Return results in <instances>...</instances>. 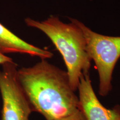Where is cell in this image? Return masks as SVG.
I'll return each instance as SVG.
<instances>
[{"label":"cell","mask_w":120,"mask_h":120,"mask_svg":"<svg viewBox=\"0 0 120 120\" xmlns=\"http://www.w3.org/2000/svg\"><path fill=\"white\" fill-rule=\"evenodd\" d=\"M17 78L33 112L46 120H57L80 109L79 96L66 71L41 60L33 66L17 70Z\"/></svg>","instance_id":"6da1fadb"},{"label":"cell","mask_w":120,"mask_h":120,"mask_svg":"<svg viewBox=\"0 0 120 120\" xmlns=\"http://www.w3.org/2000/svg\"><path fill=\"white\" fill-rule=\"evenodd\" d=\"M70 19V23H66L57 16H51L42 21L26 18L25 22L27 26L44 33L61 53L70 85L76 92L81 75L89 74L92 61L87 52L83 31L74 19Z\"/></svg>","instance_id":"7a4b0ae2"},{"label":"cell","mask_w":120,"mask_h":120,"mask_svg":"<svg viewBox=\"0 0 120 120\" xmlns=\"http://www.w3.org/2000/svg\"><path fill=\"white\" fill-rule=\"evenodd\" d=\"M75 21L83 31L87 52L91 61H94L98 72L99 94L106 96L112 90V75L120 57V36L98 34L78 19Z\"/></svg>","instance_id":"3957f363"},{"label":"cell","mask_w":120,"mask_h":120,"mask_svg":"<svg viewBox=\"0 0 120 120\" xmlns=\"http://www.w3.org/2000/svg\"><path fill=\"white\" fill-rule=\"evenodd\" d=\"M0 69V92L2 100V120H30L33 112L17 78L18 65L14 61Z\"/></svg>","instance_id":"277c9868"},{"label":"cell","mask_w":120,"mask_h":120,"mask_svg":"<svg viewBox=\"0 0 120 120\" xmlns=\"http://www.w3.org/2000/svg\"><path fill=\"white\" fill-rule=\"evenodd\" d=\"M79 109L86 120H120V106L107 109L94 92L90 75L82 74L79 87Z\"/></svg>","instance_id":"5b68a950"},{"label":"cell","mask_w":120,"mask_h":120,"mask_svg":"<svg viewBox=\"0 0 120 120\" xmlns=\"http://www.w3.org/2000/svg\"><path fill=\"white\" fill-rule=\"evenodd\" d=\"M0 51L2 53H19L38 57L41 60L52 57L51 51L27 42L0 23Z\"/></svg>","instance_id":"8992f818"},{"label":"cell","mask_w":120,"mask_h":120,"mask_svg":"<svg viewBox=\"0 0 120 120\" xmlns=\"http://www.w3.org/2000/svg\"><path fill=\"white\" fill-rule=\"evenodd\" d=\"M57 120H86L81 111H77L75 113L65 117L60 118Z\"/></svg>","instance_id":"52a82bcc"},{"label":"cell","mask_w":120,"mask_h":120,"mask_svg":"<svg viewBox=\"0 0 120 120\" xmlns=\"http://www.w3.org/2000/svg\"><path fill=\"white\" fill-rule=\"evenodd\" d=\"M13 60L11 58L6 56L4 53L0 51V65H2L4 64L12 62Z\"/></svg>","instance_id":"ba28073f"}]
</instances>
